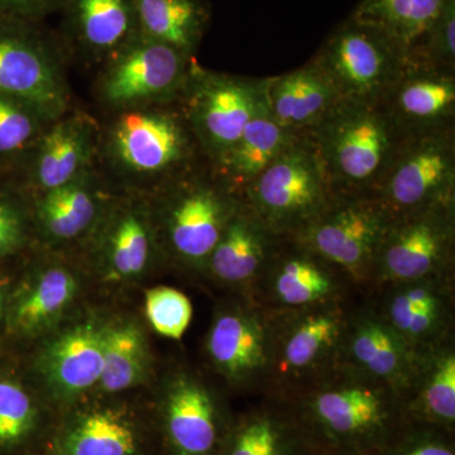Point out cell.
<instances>
[{"label":"cell","instance_id":"obj_20","mask_svg":"<svg viewBox=\"0 0 455 455\" xmlns=\"http://www.w3.org/2000/svg\"><path fill=\"white\" fill-rule=\"evenodd\" d=\"M107 325L71 326L44 346L38 359L41 377L60 397H76L99 385L103 373Z\"/></svg>","mask_w":455,"mask_h":455},{"label":"cell","instance_id":"obj_16","mask_svg":"<svg viewBox=\"0 0 455 455\" xmlns=\"http://www.w3.org/2000/svg\"><path fill=\"white\" fill-rule=\"evenodd\" d=\"M416 352L374 307L350 310L338 363L390 386L405 401L420 367Z\"/></svg>","mask_w":455,"mask_h":455},{"label":"cell","instance_id":"obj_33","mask_svg":"<svg viewBox=\"0 0 455 455\" xmlns=\"http://www.w3.org/2000/svg\"><path fill=\"white\" fill-rule=\"evenodd\" d=\"M292 436L277 416L259 412L239 425L226 455H290Z\"/></svg>","mask_w":455,"mask_h":455},{"label":"cell","instance_id":"obj_40","mask_svg":"<svg viewBox=\"0 0 455 455\" xmlns=\"http://www.w3.org/2000/svg\"><path fill=\"white\" fill-rule=\"evenodd\" d=\"M395 455H455L453 449L444 443L424 440L397 451Z\"/></svg>","mask_w":455,"mask_h":455},{"label":"cell","instance_id":"obj_21","mask_svg":"<svg viewBox=\"0 0 455 455\" xmlns=\"http://www.w3.org/2000/svg\"><path fill=\"white\" fill-rule=\"evenodd\" d=\"M341 100L331 80L311 61L280 76L266 77L269 112L292 133L313 130Z\"/></svg>","mask_w":455,"mask_h":455},{"label":"cell","instance_id":"obj_26","mask_svg":"<svg viewBox=\"0 0 455 455\" xmlns=\"http://www.w3.org/2000/svg\"><path fill=\"white\" fill-rule=\"evenodd\" d=\"M139 33L194 57L209 28L206 0H134Z\"/></svg>","mask_w":455,"mask_h":455},{"label":"cell","instance_id":"obj_2","mask_svg":"<svg viewBox=\"0 0 455 455\" xmlns=\"http://www.w3.org/2000/svg\"><path fill=\"white\" fill-rule=\"evenodd\" d=\"M106 137L108 158L125 178L169 181L191 172L200 148L184 113L161 104L124 108Z\"/></svg>","mask_w":455,"mask_h":455},{"label":"cell","instance_id":"obj_38","mask_svg":"<svg viewBox=\"0 0 455 455\" xmlns=\"http://www.w3.org/2000/svg\"><path fill=\"white\" fill-rule=\"evenodd\" d=\"M65 2L66 0H0V9L7 17L37 23L53 12L61 11Z\"/></svg>","mask_w":455,"mask_h":455},{"label":"cell","instance_id":"obj_18","mask_svg":"<svg viewBox=\"0 0 455 455\" xmlns=\"http://www.w3.org/2000/svg\"><path fill=\"white\" fill-rule=\"evenodd\" d=\"M283 239L244 202L228 221L208 260L206 272L217 283L248 296Z\"/></svg>","mask_w":455,"mask_h":455},{"label":"cell","instance_id":"obj_5","mask_svg":"<svg viewBox=\"0 0 455 455\" xmlns=\"http://www.w3.org/2000/svg\"><path fill=\"white\" fill-rule=\"evenodd\" d=\"M293 394L317 427L338 442H362L385 430L403 398L386 385L355 368L337 363Z\"/></svg>","mask_w":455,"mask_h":455},{"label":"cell","instance_id":"obj_41","mask_svg":"<svg viewBox=\"0 0 455 455\" xmlns=\"http://www.w3.org/2000/svg\"><path fill=\"white\" fill-rule=\"evenodd\" d=\"M3 309H4V300H3L2 291H0V319H2Z\"/></svg>","mask_w":455,"mask_h":455},{"label":"cell","instance_id":"obj_30","mask_svg":"<svg viewBox=\"0 0 455 455\" xmlns=\"http://www.w3.org/2000/svg\"><path fill=\"white\" fill-rule=\"evenodd\" d=\"M448 0H361L350 16L385 33L407 64Z\"/></svg>","mask_w":455,"mask_h":455},{"label":"cell","instance_id":"obj_34","mask_svg":"<svg viewBox=\"0 0 455 455\" xmlns=\"http://www.w3.org/2000/svg\"><path fill=\"white\" fill-rule=\"evenodd\" d=\"M147 320L156 333L169 339H181L193 319V305L184 292L158 286L146 292Z\"/></svg>","mask_w":455,"mask_h":455},{"label":"cell","instance_id":"obj_15","mask_svg":"<svg viewBox=\"0 0 455 455\" xmlns=\"http://www.w3.org/2000/svg\"><path fill=\"white\" fill-rule=\"evenodd\" d=\"M349 281L324 259L283 239L248 298L267 310H296L344 301Z\"/></svg>","mask_w":455,"mask_h":455},{"label":"cell","instance_id":"obj_29","mask_svg":"<svg viewBox=\"0 0 455 455\" xmlns=\"http://www.w3.org/2000/svg\"><path fill=\"white\" fill-rule=\"evenodd\" d=\"M77 293V281L62 266L41 268L18 296L13 323L22 333H44L68 310Z\"/></svg>","mask_w":455,"mask_h":455},{"label":"cell","instance_id":"obj_39","mask_svg":"<svg viewBox=\"0 0 455 455\" xmlns=\"http://www.w3.org/2000/svg\"><path fill=\"white\" fill-rule=\"evenodd\" d=\"M23 224L13 206L0 200V256L12 252L22 241Z\"/></svg>","mask_w":455,"mask_h":455},{"label":"cell","instance_id":"obj_22","mask_svg":"<svg viewBox=\"0 0 455 455\" xmlns=\"http://www.w3.org/2000/svg\"><path fill=\"white\" fill-rule=\"evenodd\" d=\"M65 28L77 46L109 60L139 35L134 0H66Z\"/></svg>","mask_w":455,"mask_h":455},{"label":"cell","instance_id":"obj_9","mask_svg":"<svg viewBox=\"0 0 455 455\" xmlns=\"http://www.w3.org/2000/svg\"><path fill=\"white\" fill-rule=\"evenodd\" d=\"M455 128L407 134L373 196L392 217L455 200Z\"/></svg>","mask_w":455,"mask_h":455},{"label":"cell","instance_id":"obj_23","mask_svg":"<svg viewBox=\"0 0 455 455\" xmlns=\"http://www.w3.org/2000/svg\"><path fill=\"white\" fill-rule=\"evenodd\" d=\"M298 136L274 118L265 99L245 125L235 145L214 164L215 176L230 191L242 197L248 185L267 169Z\"/></svg>","mask_w":455,"mask_h":455},{"label":"cell","instance_id":"obj_37","mask_svg":"<svg viewBox=\"0 0 455 455\" xmlns=\"http://www.w3.org/2000/svg\"><path fill=\"white\" fill-rule=\"evenodd\" d=\"M42 121L33 108L0 92V154L26 148L40 134Z\"/></svg>","mask_w":455,"mask_h":455},{"label":"cell","instance_id":"obj_12","mask_svg":"<svg viewBox=\"0 0 455 455\" xmlns=\"http://www.w3.org/2000/svg\"><path fill=\"white\" fill-rule=\"evenodd\" d=\"M212 368L236 388L268 386L274 366L271 314L248 296L215 313L206 335Z\"/></svg>","mask_w":455,"mask_h":455},{"label":"cell","instance_id":"obj_8","mask_svg":"<svg viewBox=\"0 0 455 455\" xmlns=\"http://www.w3.org/2000/svg\"><path fill=\"white\" fill-rule=\"evenodd\" d=\"M455 200L395 217L386 233L372 283L392 284L453 275Z\"/></svg>","mask_w":455,"mask_h":455},{"label":"cell","instance_id":"obj_14","mask_svg":"<svg viewBox=\"0 0 455 455\" xmlns=\"http://www.w3.org/2000/svg\"><path fill=\"white\" fill-rule=\"evenodd\" d=\"M35 25L11 17L0 25V92L55 121L68 107V92L52 49Z\"/></svg>","mask_w":455,"mask_h":455},{"label":"cell","instance_id":"obj_11","mask_svg":"<svg viewBox=\"0 0 455 455\" xmlns=\"http://www.w3.org/2000/svg\"><path fill=\"white\" fill-rule=\"evenodd\" d=\"M241 196L217 176L193 171L167 187L161 220L171 253L190 267L204 269L228 221L241 206Z\"/></svg>","mask_w":455,"mask_h":455},{"label":"cell","instance_id":"obj_24","mask_svg":"<svg viewBox=\"0 0 455 455\" xmlns=\"http://www.w3.org/2000/svg\"><path fill=\"white\" fill-rule=\"evenodd\" d=\"M95 131L85 116L60 119L42 134L35 160V181L41 193L62 187L89 172Z\"/></svg>","mask_w":455,"mask_h":455},{"label":"cell","instance_id":"obj_35","mask_svg":"<svg viewBox=\"0 0 455 455\" xmlns=\"http://www.w3.org/2000/svg\"><path fill=\"white\" fill-rule=\"evenodd\" d=\"M409 64L455 73V0H448L429 31L419 42Z\"/></svg>","mask_w":455,"mask_h":455},{"label":"cell","instance_id":"obj_25","mask_svg":"<svg viewBox=\"0 0 455 455\" xmlns=\"http://www.w3.org/2000/svg\"><path fill=\"white\" fill-rule=\"evenodd\" d=\"M155 252L151 218L140 206H121L108 220L101 239V265L113 281L142 276Z\"/></svg>","mask_w":455,"mask_h":455},{"label":"cell","instance_id":"obj_1","mask_svg":"<svg viewBox=\"0 0 455 455\" xmlns=\"http://www.w3.org/2000/svg\"><path fill=\"white\" fill-rule=\"evenodd\" d=\"M305 134L334 196H373L405 137L381 100H341Z\"/></svg>","mask_w":455,"mask_h":455},{"label":"cell","instance_id":"obj_13","mask_svg":"<svg viewBox=\"0 0 455 455\" xmlns=\"http://www.w3.org/2000/svg\"><path fill=\"white\" fill-rule=\"evenodd\" d=\"M191 66L193 57L139 33L110 57L100 92L121 109L167 103L181 95Z\"/></svg>","mask_w":455,"mask_h":455},{"label":"cell","instance_id":"obj_6","mask_svg":"<svg viewBox=\"0 0 455 455\" xmlns=\"http://www.w3.org/2000/svg\"><path fill=\"white\" fill-rule=\"evenodd\" d=\"M350 310L344 301L296 310H269L274 366L267 387L296 392L333 368Z\"/></svg>","mask_w":455,"mask_h":455},{"label":"cell","instance_id":"obj_10","mask_svg":"<svg viewBox=\"0 0 455 455\" xmlns=\"http://www.w3.org/2000/svg\"><path fill=\"white\" fill-rule=\"evenodd\" d=\"M179 99L200 149L212 164L235 145L266 99V79L204 71L193 62Z\"/></svg>","mask_w":455,"mask_h":455},{"label":"cell","instance_id":"obj_3","mask_svg":"<svg viewBox=\"0 0 455 455\" xmlns=\"http://www.w3.org/2000/svg\"><path fill=\"white\" fill-rule=\"evenodd\" d=\"M334 196L315 146L305 133L242 194L243 202L281 239L298 235Z\"/></svg>","mask_w":455,"mask_h":455},{"label":"cell","instance_id":"obj_19","mask_svg":"<svg viewBox=\"0 0 455 455\" xmlns=\"http://www.w3.org/2000/svg\"><path fill=\"white\" fill-rule=\"evenodd\" d=\"M170 444L178 455H211L220 439V410L203 379L188 371L170 377L164 396Z\"/></svg>","mask_w":455,"mask_h":455},{"label":"cell","instance_id":"obj_28","mask_svg":"<svg viewBox=\"0 0 455 455\" xmlns=\"http://www.w3.org/2000/svg\"><path fill=\"white\" fill-rule=\"evenodd\" d=\"M100 211L97 185L92 173L42 193L37 220L42 233L56 242L79 238L94 226Z\"/></svg>","mask_w":455,"mask_h":455},{"label":"cell","instance_id":"obj_27","mask_svg":"<svg viewBox=\"0 0 455 455\" xmlns=\"http://www.w3.org/2000/svg\"><path fill=\"white\" fill-rule=\"evenodd\" d=\"M403 406L425 423H455V347L453 338L421 353L420 367Z\"/></svg>","mask_w":455,"mask_h":455},{"label":"cell","instance_id":"obj_36","mask_svg":"<svg viewBox=\"0 0 455 455\" xmlns=\"http://www.w3.org/2000/svg\"><path fill=\"white\" fill-rule=\"evenodd\" d=\"M35 421V403L25 388L0 379V445L8 447L25 439Z\"/></svg>","mask_w":455,"mask_h":455},{"label":"cell","instance_id":"obj_17","mask_svg":"<svg viewBox=\"0 0 455 455\" xmlns=\"http://www.w3.org/2000/svg\"><path fill=\"white\" fill-rule=\"evenodd\" d=\"M381 103L403 136L454 127L455 73L409 64Z\"/></svg>","mask_w":455,"mask_h":455},{"label":"cell","instance_id":"obj_4","mask_svg":"<svg viewBox=\"0 0 455 455\" xmlns=\"http://www.w3.org/2000/svg\"><path fill=\"white\" fill-rule=\"evenodd\" d=\"M394 217L372 196H335L324 211L290 238L355 284L372 283L374 266Z\"/></svg>","mask_w":455,"mask_h":455},{"label":"cell","instance_id":"obj_7","mask_svg":"<svg viewBox=\"0 0 455 455\" xmlns=\"http://www.w3.org/2000/svg\"><path fill=\"white\" fill-rule=\"evenodd\" d=\"M310 61L343 100H381L409 65L385 33L352 16L335 27Z\"/></svg>","mask_w":455,"mask_h":455},{"label":"cell","instance_id":"obj_31","mask_svg":"<svg viewBox=\"0 0 455 455\" xmlns=\"http://www.w3.org/2000/svg\"><path fill=\"white\" fill-rule=\"evenodd\" d=\"M139 435L123 412L114 409L90 410L68 425L61 442V455H136Z\"/></svg>","mask_w":455,"mask_h":455},{"label":"cell","instance_id":"obj_32","mask_svg":"<svg viewBox=\"0 0 455 455\" xmlns=\"http://www.w3.org/2000/svg\"><path fill=\"white\" fill-rule=\"evenodd\" d=\"M149 352L145 335L133 322L107 325L104 364L99 387L107 394L130 390L145 381Z\"/></svg>","mask_w":455,"mask_h":455}]
</instances>
